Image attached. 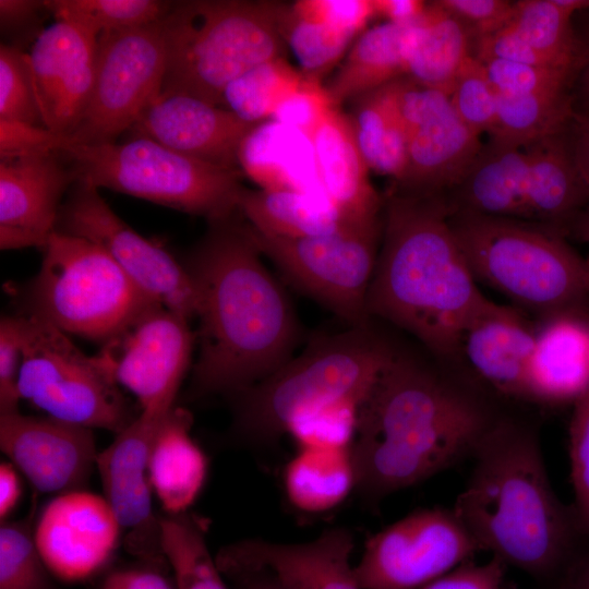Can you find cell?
Instances as JSON below:
<instances>
[{
	"instance_id": "11a10c76",
	"label": "cell",
	"mask_w": 589,
	"mask_h": 589,
	"mask_svg": "<svg viewBox=\"0 0 589 589\" xmlns=\"http://www.w3.org/2000/svg\"><path fill=\"white\" fill-rule=\"evenodd\" d=\"M506 567L495 556L484 563L469 560L420 589H507Z\"/></svg>"
},
{
	"instance_id": "9a60e30c",
	"label": "cell",
	"mask_w": 589,
	"mask_h": 589,
	"mask_svg": "<svg viewBox=\"0 0 589 589\" xmlns=\"http://www.w3.org/2000/svg\"><path fill=\"white\" fill-rule=\"evenodd\" d=\"M189 321L156 305L97 353L117 383L135 396L141 411L167 413L175 407L194 341Z\"/></svg>"
},
{
	"instance_id": "7bdbcfd3",
	"label": "cell",
	"mask_w": 589,
	"mask_h": 589,
	"mask_svg": "<svg viewBox=\"0 0 589 589\" xmlns=\"http://www.w3.org/2000/svg\"><path fill=\"white\" fill-rule=\"evenodd\" d=\"M362 401L345 399L294 419L287 434L298 448H351L356 438Z\"/></svg>"
},
{
	"instance_id": "5bb4252c",
	"label": "cell",
	"mask_w": 589,
	"mask_h": 589,
	"mask_svg": "<svg viewBox=\"0 0 589 589\" xmlns=\"http://www.w3.org/2000/svg\"><path fill=\"white\" fill-rule=\"evenodd\" d=\"M480 551L453 509H418L382 529L354 564L362 589H420Z\"/></svg>"
},
{
	"instance_id": "ac0fdd59",
	"label": "cell",
	"mask_w": 589,
	"mask_h": 589,
	"mask_svg": "<svg viewBox=\"0 0 589 589\" xmlns=\"http://www.w3.org/2000/svg\"><path fill=\"white\" fill-rule=\"evenodd\" d=\"M122 527L104 495L86 490L58 494L34 525L38 551L52 575L81 582L108 565L120 543Z\"/></svg>"
},
{
	"instance_id": "603a6c76",
	"label": "cell",
	"mask_w": 589,
	"mask_h": 589,
	"mask_svg": "<svg viewBox=\"0 0 589 589\" xmlns=\"http://www.w3.org/2000/svg\"><path fill=\"white\" fill-rule=\"evenodd\" d=\"M353 537L345 528L323 531L297 543L240 540L216 556L271 572L289 589H362L351 563Z\"/></svg>"
},
{
	"instance_id": "816d5d0a",
	"label": "cell",
	"mask_w": 589,
	"mask_h": 589,
	"mask_svg": "<svg viewBox=\"0 0 589 589\" xmlns=\"http://www.w3.org/2000/svg\"><path fill=\"white\" fill-rule=\"evenodd\" d=\"M477 56L479 60L498 59L516 63L565 70L575 73L558 60L531 47L506 27L502 31L477 39Z\"/></svg>"
},
{
	"instance_id": "6da1fadb",
	"label": "cell",
	"mask_w": 589,
	"mask_h": 589,
	"mask_svg": "<svg viewBox=\"0 0 589 589\" xmlns=\"http://www.w3.org/2000/svg\"><path fill=\"white\" fill-rule=\"evenodd\" d=\"M236 215V214H235ZM233 216L209 228L183 265L194 285L200 353L190 398L238 394L291 357L298 321L266 268L248 224Z\"/></svg>"
},
{
	"instance_id": "9c48e42d",
	"label": "cell",
	"mask_w": 589,
	"mask_h": 589,
	"mask_svg": "<svg viewBox=\"0 0 589 589\" xmlns=\"http://www.w3.org/2000/svg\"><path fill=\"white\" fill-rule=\"evenodd\" d=\"M59 151L79 180L208 221L238 213L241 170L216 166L170 149L145 136L122 143L69 144Z\"/></svg>"
},
{
	"instance_id": "e0dca14e",
	"label": "cell",
	"mask_w": 589,
	"mask_h": 589,
	"mask_svg": "<svg viewBox=\"0 0 589 589\" xmlns=\"http://www.w3.org/2000/svg\"><path fill=\"white\" fill-rule=\"evenodd\" d=\"M171 411V410H170ZM169 411V412H170ZM141 411L112 443L98 453L104 497L122 529L125 549L141 562L166 566L161 548L160 515L154 513L148 458L168 413Z\"/></svg>"
},
{
	"instance_id": "d6a6232c",
	"label": "cell",
	"mask_w": 589,
	"mask_h": 589,
	"mask_svg": "<svg viewBox=\"0 0 589 589\" xmlns=\"http://www.w3.org/2000/svg\"><path fill=\"white\" fill-rule=\"evenodd\" d=\"M284 489L297 509L320 514L340 505L357 489L351 448H298L284 471Z\"/></svg>"
},
{
	"instance_id": "681fc988",
	"label": "cell",
	"mask_w": 589,
	"mask_h": 589,
	"mask_svg": "<svg viewBox=\"0 0 589 589\" xmlns=\"http://www.w3.org/2000/svg\"><path fill=\"white\" fill-rule=\"evenodd\" d=\"M24 340V316L4 315L0 321V414L19 411V374Z\"/></svg>"
},
{
	"instance_id": "484cf974",
	"label": "cell",
	"mask_w": 589,
	"mask_h": 589,
	"mask_svg": "<svg viewBox=\"0 0 589 589\" xmlns=\"http://www.w3.org/2000/svg\"><path fill=\"white\" fill-rule=\"evenodd\" d=\"M589 387V320L572 311L550 314L536 329L526 375L527 398L575 401Z\"/></svg>"
},
{
	"instance_id": "ba28073f",
	"label": "cell",
	"mask_w": 589,
	"mask_h": 589,
	"mask_svg": "<svg viewBox=\"0 0 589 589\" xmlns=\"http://www.w3.org/2000/svg\"><path fill=\"white\" fill-rule=\"evenodd\" d=\"M27 286L25 315L103 344L156 305L97 244L55 231Z\"/></svg>"
},
{
	"instance_id": "44dd1931",
	"label": "cell",
	"mask_w": 589,
	"mask_h": 589,
	"mask_svg": "<svg viewBox=\"0 0 589 589\" xmlns=\"http://www.w3.org/2000/svg\"><path fill=\"white\" fill-rule=\"evenodd\" d=\"M99 35L56 21L32 44L28 60L44 127L68 137L88 105Z\"/></svg>"
},
{
	"instance_id": "8d00e7d4",
	"label": "cell",
	"mask_w": 589,
	"mask_h": 589,
	"mask_svg": "<svg viewBox=\"0 0 589 589\" xmlns=\"http://www.w3.org/2000/svg\"><path fill=\"white\" fill-rule=\"evenodd\" d=\"M161 548L177 589H230L206 541L202 519L184 512L160 515Z\"/></svg>"
},
{
	"instance_id": "83f0119b",
	"label": "cell",
	"mask_w": 589,
	"mask_h": 589,
	"mask_svg": "<svg viewBox=\"0 0 589 589\" xmlns=\"http://www.w3.org/2000/svg\"><path fill=\"white\" fill-rule=\"evenodd\" d=\"M239 168L263 190H292L324 196L310 140L301 132L268 121L242 142Z\"/></svg>"
},
{
	"instance_id": "f907efd6",
	"label": "cell",
	"mask_w": 589,
	"mask_h": 589,
	"mask_svg": "<svg viewBox=\"0 0 589 589\" xmlns=\"http://www.w3.org/2000/svg\"><path fill=\"white\" fill-rule=\"evenodd\" d=\"M469 34L478 39L505 28L514 17L515 3L504 0H440Z\"/></svg>"
},
{
	"instance_id": "ee69618b",
	"label": "cell",
	"mask_w": 589,
	"mask_h": 589,
	"mask_svg": "<svg viewBox=\"0 0 589 589\" xmlns=\"http://www.w3.org/2000/svg\"><path fill=\"white\" fill-rule=\"evenodd\" d=\"M0 120L44 127L28 53L4 44L0 46Z\"/></svg>"
},
{
	"instance_id": "74e56055",
	"label": "cell",
	"mask_w": 589,
	"mask_h": 589,
	"mask_svg": "<svg viewBox=\"0 0 589 589\" xmlns=\"http://www.w3.org/2000/svg\"><path fill=\"white\" fill-rule=\"evenodd\" d=\"M589 9V0H521L506 26L518 38L537 50L577 69L585 51L572 28L575 12Z\"/></svg>"
},
{
	"instance_id": "4dcf8cb0",
	"label": "cell",
	"mask_w": 589,
	"mask_h": 589,
	"mask_svg": "<svg viewBox=\"0 0 589 589\" xmlns=\"http://www.w3.org/2000/svg\"><path fill=\"white\" fill-rule=\"evenodd\" d=\"M411 24L385 22L359 35L325 86L336 107L406 75V45Z\"/></svg>"
},
{
	"instance_id": "9f6ffc18",
	"label": "cell",
	"mask_w": 589,
	"mask_h": 589,
	"mask_svg": "<svg viewBox=\"0 0 589 589\" xmlns=\"http://www.w3.org/2000/svg\"><path fill=\"white\" fill-rule=\"evenodd\" d=\"M65 136L22 122L0 120V156L60 149Z\"/></svg>"
},
{
	"instance_id": "277c9868",
	"label": "cell",
	"mask_w": 589,
	"mask_h": 589,
	"mask_svg": "<svg viewBox=\"0 0 589 589\" xmlns=\"http://www.w3.org/2000/svg\"><path fill=\"white\" fill-rule=\"evenodd\" d=\"M469 480L452 508L480 551L538 579H556L582 533L555 494L538 435L495 420L472 453Z\"/></svg>"
},
{
	"instance_id": "52a82bcc",
	"label": "cell",
	"mask_w": 589,
	"mask_h": 589,
	"mask_svg": "<svg viewBox=\"0 0 589 589\" xmlns=\"http://www.w3.org/2000/svg\"><path fill=\"white\" fill-rule=\"evenodd\" d=\"M477 278L548 315L589 296V261L560 238L516 219L458 212L450 218Z\"/></svg>"
},
{
	"instance_id": "be15d7a7",
	"label": "cell",
	"mask_w": 589,
	"mask_h": 589,
	"mask_svg": "<svg viewBox=\"0 0 589 589\" xmlns=\"http://www.w3.org/2000/svg\"><path fill=\"white\" fill-rule=\"evenodd\" d=\"M554 580L553 589H589V548L578 553Z\"/></svg>"
},
{
	"instance_id": "03108f58",
	"label": "cell",
	"mask_w": 589,
	"mask_h": 589,
	"mask_svg": "<svg viewBox=\"0 0 589 589\" xmlns=\"http://www.w3.org/2000/svg\"><path fill=\"white\" fill-rule=\"evenodd\" d=\"M577 232L582 241L589 243V208L581 217L578 224Z\"/></svg>"
},
{
	"instance_id": "d590c367",
	"label": "cell",
	"mask_w": 589,
	"mask_h": 589,
	"mask_svg": "<svg viewBox=\"0 0 589 589\" xmlns=\"http://www.w3.org/2000/svg\"><path fill=\"white\" fill-rule=\"evenodd\" d=\"M575 111L568 94L497 93V106L491 141L515 147H528L561 134Z\"/></svg>"
},
{
	"instance_id": "2e32d148",
	"label": "cell",
	"mask_w": 589,
	"mask_h": 589,
	"mask_svg": "<svg viewBox=\"0 0 589 589\" xmlns=\"http://www.w3.org/2000/svg\"><path fill=\"white\" fill-rule=\"evenodd\" d=\"M396 94L407 133L400 182L420 194L458 185L482 148L480 136L459 119L447 94L402 77L396 81Z\"/></svg>"
},
{
	"instance_id": "3957f363",
	"label": "cell",
	"mask_w": 589,
	"mask_h": 589,
	"mask_svg": "<svg viewBox=\"0 0 589 589\" xmlns=\"http://www.w3.org/2000/svg\"><path fill=\"white\" fill-rule=\"evenodd\" d=\"M430 194L392 195L366 299L370 316L407 330L436 354L460 352L470 322L489 304L454 232Z\"/></svg>"
},
{
	"instance_id": "bcb514c9",
	"label": "cell",
	"mask_w": 589,
	"mask_h": 589,
	"mask_svg": "<svg viewBox=\"0 0 589 589\" xmlns=\"http://www.w3.org/2000/svg\"><path fill=\"white\" fill-rule=\"evenodd\" d=\"M497 93L567 94L573 72L498 59L480 60Z\"/></svg>"
},
{
	"instance_id": "6f0895ef",
	"label": "cell",
	"mask_w": 589,
	"mask_h": 589,
	"mask_svg": "<svg viewBox=\"0 0 589 589\" xmlns=\"http://www.w3.org/2000/svg\"><path fill=\"white\" fill-rule=\"evenodd\" d=\"M97 589H177L173 579L161 572V566L142 562L141 565L109 570Z\"/></svg>"
},
{
	"instance_id": "8992f818",
	"label": "cell",
	"mask_w": 589,
	"mask_h": 589,
	"mask_svg": "<svg viewBox=\"0 0 589 589\" xmlns=\"http://www.w3.org/2000/svg\"><path fill=\"white\" fill-rule=\"evenodd\" d=\"M284 2H172L164 16L167 67L163 95L182 94L219 106L225 88L252 68L284 57Z\"/></svg>"
},
{
	"instance_id": "f1b7e54d",
	"label": "cell",
	"mask_w": 589,
	"mask_h": 589,
	"mask_svg": "<svg viewBox=\"0 0 589 589\" xmlns=\"http://www.w3.org/2000/svg\"><path fill=\"white\" fill-rule=\"evenodd\" d=\"M459 212L522 219L528 211V151L491 141L458 184Z\"/></svg>"
},
{
	"instance_id": "60d3db41",
	"label": "cell",
	"mask_w": 589,
	"mask_h": 589,
	"mask_svg": "<svg viewBox=\"0 0 589 589\" xmlns=\"http://www.w3.org/2000/svg\"><path fill=\"white\" fill-rule=\"evenodd\" d=\"M56 21L84 26L98 35L135 28L163 19L172 5L158 0H45Z\"/></svg>"
},
{
	"instance_id": "680465c9",
	"label": "cell",
	"mask_w": 589,
	"mask_h": 589,
	"mask_svg": "<svg viewBox=\"0 0 589 589\" xmlns=\"http://www.w3.org/2000/svg\"><path fill=\"white\" fill-rule=\"evenodd\" d=\"M215 557L230 589H289L264 568Z\"/></svg>"
},
{
	"instance_id": "d6986e66",
	"label": "cell",
	"mask_w": 589,
	"mask_h": 589,
	"mask_svg": "<svg viewBox=\"0 0 589 589\" xmlns=\"http://www.w3.org/2000/svg\"><path fill=\"white\" fill-rule=\"evenodd\" d=\"M0 447L43 493L85 490L98 456L92 429L20 411L0 414Z\"/></svg>"
},
{
	"instance_id": "f6af8a7d",
	"label": "cell",
	"mask_w": 589,
	"mask_h": 589,
	"mask_svg": "<svg viewBox=\"0 0 589 589\" xmlns=\"http://www.w3.org/2000/svg\"><path fill=\"white\" fill-rule=\"evenodd\" d=\"M459 119L479 136L490 132L496 113L497 92L483 63L469 56L459 70L449 94Z\"/></svg>"
},
{
	"instance_id": "30bf717a",
	"label": "cell",
	"mask_w": 589,
	"mask_h": 589,
	"mask_svg": "<svg viewBox=\"0 0 589 589\" xmlns=\"http://www.w3.org/2000/svg\"><path fill=\"white\" fill-rule=\"evenodd\" d=\"M23 316L21 399L52 418L115 435L140 416L98 354L86 356L53 325Z\"/></svg>"
},
{
	"instance_id": "7a4b0ae2",
	"label": "cell",
	"mask_w": 589,
	"mask_h": 589,
	"mask_svg": "<svg viewBox=\"0 0 589 589\" xmlns=\"http://www.w3.org/2000/svg\"><path fill=\"white\" fill-rule=\"evenodd\" d=\"M495 420L467 393L397 351L359 412L357 491L377 502L472 454Z\"/></svg>"
},
{
	"instance_id": "6125c7cd",
	"label": "cell",
	"mask_w": 589,
	"mask_h": 589,
	"mask_svg": "<svg viewBox=\"0 0 589 589\" xmlns=\"http://www.w3.org/2000/svg\"><path fill=\"white\" fill-rule=\"evenodd\" d=\"M22 485L16 468L11 462L0 465V517L5 520L17 506Z\"/></svg>"
},
{
	"instance_id": "1f68e13d",
	"label": "cell",
	"mask_w": 589,
	"mask_h": 589,
	"mask_svg": "<svg viewBox=\"0 0 589 589\" xmlns=\"http://www.w3.org/2000/svg\"><path fill=\"white\" fill-rule=\"evenodd\" d=\"M238 212L257 232L279 238L322 236L353 225L326 197L292 190L243 188Z\"/></svg>"
},
{
	"instance_id": "94428289",
	"label": "cell",
	"mask_w": 589,
	"mask_h": 589,
	"mask_svg": "<svg viewBox=\"0 0 589 589\" xmlns=\"http://www.w3.org/2000/svg\"><path fill=\"white\" fill-rule=\"evenodd\" d=\"M375 16L386 22L408 25L416 22L424 12L426 3L421 0H373Z\"/></svg>"
},
{
	"instance_id": "4fadbf2b",
	"label": "cell",
	"mask_w": 589,
	"mask_h": 589,
	"mask_svg": "<svg viewBox=\"0 0 589 589\" xmlns=\"http://www.w3.org/2000/svg\"><path fill=\"white\" fill-rule=\"evenodd\" d=\"M56 231L97 244L154 301L188 320L196 316V293L183 263L133 230L97 188L80 180L72 185Z\"/></svg>"
},
{
	"instance_id": "f546056e",
	"label": "cell",
	"mask_w": 589,
	"mask_h": 589,
	"mask_svg": "<svg viewBox=\"0 0 589 589\" xmlns=\"http://www.w3.org/2000/svg\"><path fill=\"white\" fill-rule=\"evenodd\" d=\"M469 53V33L437 1L411 24L406 45V75L449 96Z\"/></svg>"
},
{
	"instance_id": "7c38bea8",
	"label": "cell",
	"mask_w": 589,
	"mask_h": 589,
	"mask_svg": "<svg viewBox=\"0 0 589 589\" xmlns=\"http://www.w3.org/2000/svg\"><path fill=\"white\" fill-rule=\"evenodd\" d=\"M166 67L164 17L135 28L101 33L88 105L63 146L116 142L160 95Z\"/></svg>"
},
{
	"instance_id": "e575fe53",
	"label": "cell",
	"mask_w": 589,
	"mask_h": 589,
	"mask_svg": "<svg viewBox=\"0 0 589 589\" xmlns=\"http://www.w3.org/2000/svg\"><path fill=\"white\" fill-rule=\"evenodd\" d=\"M529 218L558 220L589 199L562 133L526 147Z\"/></svg>"
},
{
	"instance_id": "836d02e7",
	"label": "cell",
	"mask_w": 589,
	"mask_h": 589,
	"mask_svg": "<svg viewBox=\"0 0 589 589\" xmlns=\"http://www.w3.org/2000/svg\"><path fill=\"white\" fill-rule=\"evenodd\" d=\"M396 81L356 98L349 117L369 169L400 182L407 167V133L398 110Z\"/></svg>"
},
{
	"instance_id": "ffe728a7",
	"label": "cell",
	"mask_w": 589,
	"mask_h": 589,
	"mask_svg": "<svg viewBox=\"0 0 589 589\" xmlns=\"http://www.w3.org/2000/svg\"><path fill=\"white\" fill-rule=\"evenodd\" d=\"M79 177L59 149L0 156V248L43 249Z\"/></svg>"
},
{
	"instance_id": "7402d4cb",
	"label": "cell",
	"mask_w": 589,
	"mask_h": 589,
	"mask_svg": "<svg viewBox=\"0 0 589 589\" xmlns=\"http://www.w3.org/2000/svg\"><path fill=\"white\" fill-rule=\"evenodd\" d=\"M226 108L182 94H160L131 128L180 154L239 169L238 153L256 127Z\"/></svg>"
},
{
	"instance_id": "8fae6325",
	"label": "cell",
	"mask_w": 589,
	"mask_h": 589,
	"mask_svg": "<svg viewBox=\"0 0 589 589\" xmlns=\"http://www.w3.org/2000/svg\"><path fill=\"white\" fill-rule=\"evenodd\" d=\"M248 228L263 256L297 288L349 326L369 322L366 299L380 251V221L297 239L263 235L249 224Z\"/></svg>"
},
{
	"instance_id": "c3c4849f",
	"label": "cell",
	"mask_w": 589,
	"mask_h": 589,
	"mask_svg": "<svg viewBox=\"0 0 589 589\" xmlns=\"http://www.w3.org/2000/svg\"><path fill=\"white\" fill-rule=\"evenodd\" d=\"M334 107L321 80L303 75L299 87L278 105L272 121L292 128L310 140L322 119Z\"/></svg>"
},
{
	"instance_id": "4316f807",
	"label": "cell",
	"mask_w": 589,
	"mask_h": 589,
	"mask_svg": "<svg viewBox=\"0 0 589 589\" xmlns=\"http://www.w3.org/2000/svg\"><path fill=\"white\" fill-rule=\"evenodd\" d=\"M192 422L187 409L173 407L149 453L151 485L167 514L189 512L207 479L208 459L191 435Z\"/></svg>"
},
{
	"instance_id": "d4e9b609",
	"label": "cell",
	"mask_w": 589,
	"mask_h": 589,
	"mask_svg": "<svg viewBox=\"0 0 589 589\" xmlns=\"http://www.w3.org/2000/svg\"><path fill=\"white\" fill-rule=\"evenodd\" d=\"M534 340L536 329L517 310L490 301L467 326L460 352L496 390L527 398L526 375Z\"/></svg>"
},
{
	"instance_id": "5b68a950",
	"label": "cell",
	"mask_w": 589,
	"mask_h": 589,
	"mask_svg": "<svg viewBox=\"0 0 589 589\" xmlns=\"http://www.w3.org/2000/svg\"><path fill=\"white\" fill-rule=\"evenodd\" d=\"M396 350L369 322L321 337L232 399V433L248 446L287 434L298 417L335 401H364Z\"/></svg>"
},
{
	"instance_id": "b9f144b4",
	"label": "cell",
	"mask_w": 589,
	"mask_h": 589,
	"mask_svg": "<svg viewBox=\"0 0 589 589\" xmlns=\"http://www.w3.org/2000/svg\"><path fill=\"white\" fill-rule=\"evenodd\" d=\"M33 514L0 527V589H61L34 538Z\"/></svg>"
},
{
	"instance_id": "e7e4bbea",
	"label": "cell",
	"mask_w": 589,
	"mask_h": 589,
	"mask_svg": "<svg viewBox=\"0 0 589 589\" xmlns=\"http://www.w3.org/2000/svg\"><path fill=\"white\" fill-rule=\"evenodd\" d=\"M584 72H582V81H581V87L582 93L587 100L589 101V43L587 48H585V59H584Z\"/></svg>"
},
{
	"instance_id": "91938a15",
	"label": "cell",
	"mask_w": 589,
	"mask_h": 589,
	"mask_svg": "<svg viewBox=\"0 0 589 589\" xmlns=\"http://www.w3.org/2000/svg\"><path fill=\"white\" fill-rule=\"evenodd\" d=\"M574 131L569 148L579 177L589 195V111L574 113Z\"/></svg>"
},
{
	"instance_id": "ab89813d",
	"label": "cell",
	"mask_w": 589,
	"mask_h": 589,
	"mask_svg": "<svg viewBox=\"0 0 589 589\" xmlns=\"http://www.w3.org/2000/svg\"><path fill=\"white\" fill-rule=\"evenodd\" d=\"M280 32L300 72L321 80L340 61L354 35L305 12L297 1L283 4Z\"/></svg>"
},
{
	"instance_id": "cb8c5ba5",
	"label": "cell",
	"mask_w": 589,
	"mask_h": 589,
	"mask_svg": "<svg viewBox=\"0 0 589 589\" xmlns=\"http://www.w3.org/2000/svg\"><path fill=\"white\" fill-rule=\"evenodd\" d=\"M310 142L322 191L341 217L353 225L380 221L381 201L370 182L349 115L332 108Z\"/></svg>"
},
{
	"instance_id": "f5cc1de1",
	"label": "cell",
	"mask_w": 589,
	"mask_h": 589,
	"mask_svg": "<svg viewBox=\"0 0 589 589\" xmlns=\"http://www.w3.org/2000/svg\"><path fill=\"white\" fill-rule=\"evenodd\" d=\"M45 13H49L45 0H0L1 34L11 40L8 46L23 50L22 45L33 44L45 29Z\"/></svg>"
},
{
	"instance_id": "f35d334b",
	"label": "cell",
	"mask_w": 589,
	"mask_h": 589,
	"mask_svg": "<svg viewBox=\"0 0 589 589\" xmlns=\"http://www.w3.org/2000/svg\"><path fill=\"white\" fill-rule=\"evenodd\" d=\"M302 79L303 74L285 57L273 59L228 84L219 106L247 122L260 124L272 120L278 105L299 87Z\"/></svg>"
},
{
	"instance_id": "db71d44e",
	"label": "cell",
	"mask_w": 589,
	"mask_h": 589,
	"mask_svg": "<svg viewBox=\"0 0 589 589\" xmlns=\"http://www.w3.org/2000/svg\"><path fill=\"white\" fill-rule=\"evenodd\" d=\"M309 14L354 36L375 16L373 0H299Z\"/></svg>"
},
{
	"instance_id": "7dc6e473",
	"label": "cell",
	"mask_w": 589,
	"mask_h": 589,
	"mask_svg": "<svg viewBox=\"0 0 589 589\" xmlns=\"http://www.w3.org/2000/svg\"><path fill=\"white\" fill-rule=\"evenodd\" d=\"M569 424L570 481L575 514L589 541V387L573 402Z\"/></svg>"
}]
</instances>
